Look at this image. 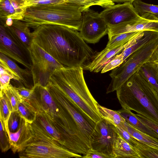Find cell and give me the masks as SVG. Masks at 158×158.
I'll list each match as a JSON object with an SVG mask.
<instances>
[{
    "label": "cell",
    "instance_id": "cell-34",
    "mask_svg": "<svg viewBox=\"0 0 158 158\" xmlns=\"http://www.w3.org/2000/svg\"><path fill=\"white\" fill-rule=\"evenodd\" d=\"M0 146L2 152H5L11 149L9 137L6 130L5 124L0 118Z\"/></svg>",
    "mask_w": 158,
    "mask_h": 158
},
{
    "label": "cell",
    "instance_id": "cell-41",
    "mask_svg": "<svg viewBox=\"0 0 158 158\" xmlns=\"http://www.w3.org/2000/svg\"><path fill=\"white\" fill-rule=\"evenodd\" d=\"M68 0H34L28 2L27 7L36 5H48L61 3Z\"/></svg>",
    "mask_w": 158,
    "mask_h": 158
},
{
    "label": "cell",
    "instance_id": "cell-27",
    "mask_svg": "<svg viewBox=\"0 0 158 158\" xmlns=\"http://www.w3.org/2000/svg\"><path fill=\"white\" fill-rule=\"evenodd\" d=\"M143 31L127 32L112 35L108 37L109 41L106 47L114 48L125 44Z\"/></svg>",
    "mask_w": 158,
    "mask_h": 158
},
{
    "label": "cell",
    "instance_id": "cell-44",
    "mask_svg": "<svg viewBox=\"0 0 158 158\" xmlns=\"http://www.w3.org/2000/svg\"><path fill=\"white\" fill-rule=\"evenodd\" d=\"M152 62H158V48L154 54Z\"/></svg>",
    "mask_w": 158,
    "mask_h": 158
},
{
    "label": "cell",
    "instance_id": "cell-2",
    "mask_svg": "<svg viewBox=\"0 0 158 158\" xmlns=\"http://www.w3.org/2000/svg\"><path fill=\"white\" fill-rule=\"evenodd\" d=\"M82 67H64L56 69L48 85L73 102L87 117L97 123L102 118L98 103L90 93L84 79Z\"/></svg>",
    "mask_w": 158,
    "mask_h": 158
},
{
    "label": "cell",
    "instance_id": "cell-10",
    "mask_svg": "<svg viewBox=\"0 0 158 158\" xmlns=\"http://www.w3.org/2000/svg\"><path fill=\"white\" fill-rule=\"evenodd\" d=\"M20 158H82L59 144L42 140L34 141L22 152L19 153Z\"/></svg>",
    "mask_w": 158,
    "mask_h": 158
},
{
    "label": "cell",
    "instance_id": "cell-32",
    "mask_svg": "<svg viewBox=\"0 0 158 158\" xmlns=\"http://www.w3.org/2000/svg\"><path fill=\"white\" fill-rule=\"evenodd\" d=\"M133 3L136 11L140 16L148 13L158 18V5L147 3L141 0H136Z\"/></svg>",
    "mask_w": 158,
    "mask_h": 158
},
{
    "label": "cell",
    "instance_id": "cell-21",
    "mask_svg": "<svg viewBox=\"0 0 158 158\" xmlns=\"http://www.w3.org/2000/svg\"><path fill=\"white\" fill-rule=\"evenodd\" d=\"M158 35V32L151 31H144L143 36L138 39L135 38L132 41L130 40L127 43L121 53L123 57L124 61L134 52L139 48L144 45Z\"/></svg>",
    "mask_w": 158,
    "mask_h": 158
},
{
    "label": "cell",
    "instance_id": "cell-9",
    "mask_svg": "<svg viewBox=\"0 0 158 158\" xmlns=\"http://www.w3.org/2000/svg\"><path fill=\"white\" fill-rule=\"evenodd\" d=\"M54 99L64 108L74 122L87 145L91 148L90 136L96 123L86 116L78 107L52 86H47Z\"/></svg>",
    "mask_w": 158,
    "mask_h": 158
},
{
    "label": "cell",
    "instance_id": "cell-8",
    "mask_svg": "<svg viewBox=\"0 0 158 158\" xmlns=\"http://www.w3.org/2000/svg\"><path fill=\"white\" fill-rule=\"evenodd\" d=\"M31 61V71L34 85L47 87L50 77L56 69L64 66L60 64L33 40L28 49Z\"/></svg>",
    "mask_w": 158,
    "mask_h": 158
},
{
    "label": "cell",
    "instance_id": "cell-20",
    "mask_svg": "<svg viewBox=\"0 0 158 158\" xmlns=\"http://www.w3.org/2000/svg\"><path fill=\"white\" fill-rule=\"evenodd\" d=\"M0 60H3L20 78V83L26 87L32 89L34 84L31 70L20 68L8 57L0 52Z\"/></svg>",
    "mask_w": 158,
    "mask_h": 158
},
{
    "label": "cell",
    "instance_id": "cell-43",
    "mask_svg": "<svg viewBox=\"0 0 158 158\" xmlns=\"http://www.w3.org/2000/svg\"><path fill=\"white\" fill-rule=\"evenodd\" d=\"M13 22V20L11 18H7L5 21V23L3 26L5 27L10 26L12 24Z\"/></svg>",
    "mask_w": 158,
    "mask_h": 158
},
{
    "label": "cell",
    "instance_id": "cell-39",
    "mask_svg": "<svg viewBox=\"0 0 158 158\" xmlns=\"http://www.w3.org/2000/svg\"><path fill=\"white\" fill-rule=\"evenodd\" d=\"M140 70L149 82L154 86L158 92V83L156 80L145 64L142 67Z\"/></svg>",
    "mask_w": 158,
    "mask_h": 158
},
{
    "label": "cell",
    "instance_id": "cell-35",
    "mask_svg": "<svg viewBox=\"0 0 158 158\" xmlns=\"http://www.w3.org/2000/svg\"><path fill=\"white\" fill-rule=\"evenodd\" d=\"M135 148L141 158H158V149L152 148L144 144Z\"/></svg>",
    "mask_w": 158,
    "mask_h": 158
},
{
    "label": "cell",
    "instance_id": "cell-40",
    "mask_svg": "<svg viewBox=\"0 0 158 158\" xmlns=\"http://www.w3.org/2000/svg\"><path fill=\"white\" fill-rule=\"evenodd\" d=\"M133 114L142 123L158 134V125L141 115L134 113Z\"/></svg>",
    "mask_w": 158,
    "mask_h": 158
},
{
    "label": "cell",
    "instance_id": "cell-46",
    "mask_svg": "<svg viewBox=\"0 0 158 158\" xmlns=\"http://www.w3.org/2000/svg\"><path fill=\"white\" fill-rule=\"evenodd\" d=\"M33 0H26L27 2L29 1H33Z\"/></svg>",
    "mask_w": 158,
    "mask_h": 158
},
{
    "label": "cell",
    "instance_id": "cell-6",
    "mask_svg": "<svg viewBox=\"0 0 158 158\" xmlns=\"http://www.w3.org/2000/svg\"><path fill=\"white\" fill-rule=\"evenodd\" d=\"M158 48V35L135 50L120 65L112 69L109 74L111 79L106 93L116 91L143 65L152 62L154 54Z\"/></svg>",
    "mask_w": 158,
    "mask_h": 158
},
{
    "label": "cell",
    "instance_id": "cell-36",
    "mask_svg": "<svg viewBox=\"0 0 158 158\" xmlns=\"http://www.w3.org/2000/svg\"><path fill=\"white\" fill-rule=\"evenodd\" d=\"M21 117L17 111H12L8 121V125L10 131L14 132L18 129Z\"/></svg>",
    "mask_w": 158,
    "mask_h": 158
},
{
    "label": "cell",
    "instance_id": "cell-29",
    "mask_svg": "<svg viewBox=\"0 0 158 158\" xmlns=\"http://www.w3.org/2000/svg\"><path fill=\"white\" fill-rule=\"evenodd\" d=\"M0 84L1 89L10 84V80L14 79L20 82V78L2 60H0Z\"/></svg>",
    "mask_w": 158,
    "mask_h": 158
},
{
    "label": "cell",
    "instance_id": "cell-23",
    "mask_svg": "<svg viewBox=\"0 0 158 158\" xmlns=\"http://www.w3.org/2000/svg\"><path fill=\"white\" fill-rule=\"evenodd\" d=\"M124 127L135 138L146 145L158 149V139L139 130L126 121Z\"/></svg>",
    "mask_w": 158,
    "mask_h": 158
},
{
    "label": "cell",
    "instance_id": "cell-1",
    "mask_svg": "<svg viewBox=\"0 0 158 158\" xmlns=\"http://www.w3.org/2000/svg\"><path fill=\"white\" fill-rule=\"evenodd\" d=\"M33 40L64 67H82L94 54L77 31L55 24L40 25L32 32Z\"/></svg>",
    "mask_w": 158,
    "mask_h": 158
},
{
    "label": "cell",
    "instance_id": "cell-4",
    "mask_svg": "<svg viewBox=\"0 0 158 158\" xmlns=\"http://www.w3.org/2000/svg\"><path fill=\"white\" fill-rule=\"evenodd\" d=\"M22 21L34 29L41 25L52 24L79 31L82 12L79 5L68 0L59 3L28 6Z\"/></svg>",
    "mask_w": 158,
    "mask_h": 158
},
{
    "label": "cell",
    "instance_id": "cell-24",
    "mask_svg": "<svg viewBox=\"0 0 158 158\" xmlns=\"http://www.w3.org/2000/svg\"><path fill=\"white\" fill-rule=\"evenodd\" d=\"M116 111L129 124L142 132L158 139V134L142 123L136 117L131 111L122 108Z\"/></svg>",
    "mask_w": 158,
    "mask_h": 158
},
{
    "label": "cell",
    "instance_id": "cell-11",
    "mask_svg": "<svg viewBox=\"0 0 158 158\" xmlns=\"http://www.w3.org/2000/svg\"><path fill=\"white\" fill-rule=\"evenodd\" d=\"M117 135L115 126L102 118L96 123L90 136L91 148L109 158H115L113 146Z\"/></svg>",
    "mask_w": 158,
    "mask_h": 158
},
{
    "label": "cell",
    "instance_id": "cell-14",
    "mask_svg": "<svg viewBox=\"0 0 158 158\" xmlns=\"http://www.w3.org/2000/svg\"><path fill=\"white\" fill-rule=\"evenodd\" d=\"M100 15L108 27L142 18L136 11L132 3L130 2L112 5L105 8Z\"/></svg>",
    "mask_w": 158,
    "mask_h": 158
},
{
    "label": "cell",
    "instance_id": "cell-3",
    "mask_svg": "<svg viewBox=\"0 0 158 158\" xmlns=\"http://www.w3.org/2000/svg\"><path fill=\"white\" fill-rule=\"evenodd\" d=\"M116 91L122 108L134 111L158 125V92L140 70Z\"/></svg>",
    "mask_w": 158,
    "mask_h": 158
},
{
    "label": "cell",
    "instance_id": "cell-15",
    "mask_svg": "<svg viewBox=\"0 0 158 158\" xmlns=\"http://www.w3.org/2000/svg\"><path fill=\"white\" fill-rule=\"evenodd\" d=\"M141 16L142 18L139 20L108 27V37L114 35L133 32L151 31L158 32V18L148 13Z\"/></svg>",
    "mask_w": 158,
    "mask_h": 158
},
{
    "label": "cell",
    "instance_id": "cell-33",
    "mask_svg": "<svg viewBox=\"0 0 158 158\" xmlns=\"http://www.w3.org/2000/svg\"><path fill=\"white\" fill-rule=\"evenodd\" d=\"M123 126H115V130L119 135L124 140L135 148L142 146L143 143L133 137L125 128Z\"/></svg>",
    "mask_w": 158,
    "mask_h": 158
},
{
    "label": "cell",
    "instance_id": "cell-31",
    "mask_svg": "<svg viewBox=\"0 0 158 158\" xmlns=\"http://www.w3.org/2000/svg\"><path fill=\"white\" fill-rule=\"evenodd\" d=\"M1 90L4 92L10 100L13 111H17L18 106L22 99L16 89V87H14L10 83L3 89Z\"/></svg>",
    "mask_w": 158,
    "mask_h": 158
},
{
    "label": "cell",
    "instance_id": "cell-18",
    "mask_svg": "<svg viewBox=\"0 0 158 158\" xmlns=\"http://www.w3.org/2000/svg\"><path fill=\"white\" fill-rule=\"evenodd\" d=\"M26 0H0V17L2 20L7 18L22 20L27 7Z\"/></svg>",
    "mask_w": 158,
    "mask_h": 158
},
{
    "label": "cell",
    "instance_id": "cell-19",
    "mask_svg": "<svg viewBox=\"0 0 158 158\" xmlns=\"http://www.w3.org/2000/svg\"><path fill=\"white\" fill-rule=\"evenodd\" d=\"M4 27L16 42L24 48L28 50L32 44L33 38L29 27L24 22L13 20L12 25Z\"/></svg>",
    "mask_w": 158,
    "mask_h": 158
},
{
    "label": "cell",
    "instance_id": "cell-42",
    "mask_svg": "<svg viewBox=\"0 0 158 158\" xmlns=\"http://www.w3.org/2000/svg\"><path fill=\"white\" fill-rule=\"evenodd\" d=\"M84 158H109L107 156L90 148L85 155L82 156Z\"/></svg>",
    "mask_w": 158,
    "mask_h": 158
},
{
    "label": "cell",
    "instance_id": "cell-28",
    "mask_svg": "<svg viewBox=\"0 0 158 158\" xmlns=\"http://www.w3.org/2000/svg\"><path fill=\"white\" fill-rule=\"evenodd\" d=\"M13 111L10 102L2 90L0 93V118L4 122L6 130L9 133L8 121L11 113Z\"/></svg>",
    "mask_w": 158,
    "mask_h": 158
},
{
    "label": "cell",
    "instance_id": "cell-5",
    "mask_svg": "<svg viewBox=\"0 0 158 158\" xmlns=\"http://www.w3.org/2000/svg\"><path fill=\"white\" fill-rule=\"evenodd\" d=\"M32 89L33 97L29 102L37 112L44 114L57 127L84 143L75 123L64 108L53 97L48 88L35 85Z\"/></svg>",
    "mask_w": 158,
    "mask_h": 158
},
{
    "label": "cell",
    "instance_id": "cell-26",
    "mask_svg": "<svg viewBox=\"0 0 158 158\" xmlns=\"http://www.w3.org/2000/svg\"><path fill=\"white\" fill-rule=\"evenodd\" d=\"M17 111L21 117L30 124H32L36 120L37 111L34 106L27 100L22 99L18 106Z\"/></svg>",
    "mask_w": 158,
    "mask_h": 158
},
{
    "label": "cell",
    "instance_id": "cell-25",
    "mask_svg": "<svg viewBox=\"0 0 158 158\" xmlns=\"http://www.w3.org/2000/svg\"><path fill=\"white\" fill-rule=\"evenodd\" d=\"M98 111L102 118L106 120L115 126H122L124 125L126 121L116 111H114L98 105Z\"/></svg>",
    "mask_w": 158,
    "mask_h": 158
},
{
    "label": "cell",
    "instance_id": "cell-17",
    "mask_svg": "<svg viewBox=\"0 0 158 158\" xmlns=\"http://www.w3.org/2000/svg\"><path fill=\"white\" fill-rule=\"evenodd\" d=\"M127 43L114 48L105 47L101 51L94 54L90 60H89L82 67L83 69L89 70L91 72H99L117 54L123 51Z\"/></svg>",
    "mask_w": 158,
    "mask_h": 158
},
{
    "label": "cell",
    "instance_id": "cell-13",
    "mask_svg": "<svg viewBox=\"0 0 158 158\" xmlns=\"http://www.w3.org/2000/svg\"><path fill=\"white\" fill-rule=\"evenodd\" d=\"M0 52L31 70L32 63L29 50L19 45L3 25L0 27Z\"/></svg>",
    "mask_w": 158,
    "mask_h": 158
},
{
    "label": "cell",
    "instance_id": "cell-45",
    "mask_svg": "<svg viewBox=\"0 0 158 158\" xmlns=\"http://www.w3.org/2000/svg\"><path fill=\"white\" fill-rule=\"evenodd\" d=\"M114 2H130L132 3L136 0H112Z\"/></svg>",
    "mask_w": 158,
    "mask_h": 158
},
{
    "label": "cell",
    "instance_id": "cell-37",
    "mask_svg": "<svg viewBox=\"0 0 158 158\" xmlns=\"http://www.w3.org/2000/svg\"><path fill=\"white\" fill-rule=\"evenodd\" d=\"M124 62L121 53L117 54L101 70L102 73H106L118 67Z\"/></svg>",
    "mask_w": 158,
    "mask_h": 158
},
{
    "label": "cell",
    "instance_id": "cell-16",
    "mask_svg": "<svg viewBox=\"0 0 158 158\" xmlns=\"http://www.w3.org/2000/svg\"><path fill=\"white\" fill-rule=\"evenodd\" d=\"M11 149L13 153L24 151L27 147L35 140V135L31 124L21 117L17 130L14 132L8 133Z\"/></svg>",
    "mask_w": 158,
    "mask_h": 158
},
{
    "label": "cell",
    "instance_id": "cell-30",
    "mask_svg": "<svg viewBox=\"0 0 158 158\" xmlns=\"http://www.w3.org/2000/svg\"><path fill=\"white\" fill-rule=\"evenodd\" d=\"M73 2L80 6L81 12L93 6H98L106 8L114 5L112 0H69Z\"/></svg>",
    "mask_w": 158,
    "mask_h": 158
},
{
    "label": "cell",
    "instance_id": "cell-7",
    "mask_svg": "<svg viewBox=\"0 0 158 158\" xmlns=\"http://www.w3.org/2000/svg\"><path fill=\"white\" fill-rule=\"evenodd\" d=\"M31 127L35 135L34 141L42 140L63 146L75 153L85 155L90 149L67 132L54 124L43 114L37 112Z\"/></svg>",
    "mask_w": 158,
    "mask_h": 158
},
{
    "label": "cell",
    "instance_id": "cell-12",
    "mask_svg": "<svg viewBox=\"0 0 158 158\" xmlns=\"http://www.w3.org/2000/svg\"><path fill=\"white\" fill-rule=\"evenodd\" d=\"M82 12V22L80 33L86 41L95 44L108 34V26L98 12L89 8Z\"/></svg>",
    "mask_w": 158,
    "mask_h": 158
},
{
    "label": "cell",
    "instance_id": "cell-22",
    "mask_svg": "<svg viewBox=\"0 0 158 158\" xmlns=\"http://www.w3.org/2000/svg\"><path fill=\"white\" fill-rule=\"evenodd\" d=\"M113 150L115 158H141L135 148L124 140L118 133L114 142Z\"/></svg>",
    "mask_w": 158,
    "mask_h": 158
},
{
    "label": "cell",
    "instance_id": "cell-38",
    "mask_svg": "<svg viewBox=\"0 0 158 158\" xmlns=\"http://www.w3.org/2000/svg\"><path fill=\"white\" fill-rule=\"evenodd\" d=\"M20 96L22 99L30 101L33 97V89H30L23 86H20L16 87Z\"/></svg>",
    "mask_w": 158,
    "mask_h": 158
}]
</instances>
